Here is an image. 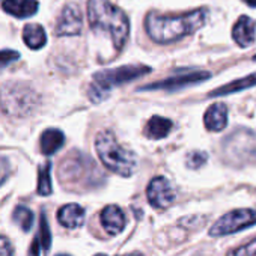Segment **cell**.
<instances>
[{
	"label": "cell",
	"instance_id": "19",
	"mask_svg": "<svg viewBox=\"0 0 256 256\" xmlns=\"http://www.w3.org/2000/svg\"><path fill=\"white\" fill-rule=\"evenodd\" d=\"M23 40L28 47L32 50H40L47 42V35L42 26L40 24H28L23 30Z\"/></svg>",
	"mask_w": 256,
	"mask_h": 256
},
{
	"label": "cell",
	"instance_id": "7",
	"mask_svg": "<svg viewBox=\"0 0 256 256\" xmlns=\"http://www.w3.org/2000/svg\"><path fill=\"white\" fill-rule=\"evenodd\" d=\"M224 152L228 158H250L256 152V138L250 130L240 128L224 140Z\"/></svg>",
	"mask_w": 256,
	"mask_h": 256
},
{
	"label": "cell",
	"instance_id": "26",
	"mask_svg": "<svg viewBox=\"0 0 256 256\" xmlns=\"http://www.w3.org/2000/svg\"><path fill=\"white\" fill-rule=\"evenodd\" d=\"M10 174V166H8V160L5 157L0 156V186L5 182V180L8 178Z\"/></svg>",
	"mask_w": 256,
	"mask_h": 256
},
{
	"label": "cell",
	"instance_id": "25",
	"mask_svg": "<svg viewBox=\"0 0 256 256\" xmlns=\"http://www.w3.org/2000/svg\"><path fill=\"white\" fill-rule=\"evenodd\" d=\"M18 59H20L18 52H16V50H2V52H0V68L8 66V65H11L12 62L18 60Z\"/></svg>",
	"mask_w": 256,
	"mask_h": 256
},
{
	"label": "cell",
	"instance_id": "21",
	"mask_svg": "<svg viewBox=\"0 0 256 256\" xmlns=\"http://www.w3.org/2000/svg\"><path fill=\"white\" fill-rule=\"evenodd\" d=\"M50 169L52 164L46 163L40 169V176H38V193L41 196H48L52 193V178H50Z\"/></svg>",
	"mask_w": 256,
	"mask_h": 256
},
{
	"label": "cell",
	"instance_id": "28",
	"mask_svg": "<svg viewBox=\"0 0 256 256\" xmlns=\"http://www.w3.org/2000/svg\"><path fill=\"white\" fill-rule=\"evenodd\" d=\"M96 256H106V254H96ZM122 256H144L139 252H133V253H128V254H122Z\"/></svg>",
	"mask_w": 256,
	"mask_h": 256
},
{
	"label": "cell",
	"instance_id": "22",
	"mask_svg": "<svg viewBox=\"0 0 256 256\" xmlns=\"http://www.w3.org/2000/svg\"><path fill=\"white\" fill-rule=\"evenodd\" d=\"M14 222L18 223V224L23 228L24 232H28V230H30V228H32L34 214H32V211H30L29 208L20 205V206H17L16 211H14Z\"/></svg>",
	"mask_w": 256,
	"mask_h": 256
},
{
	"label": "cell",
	"instance_id": "11",
	"mask_svg": "<svg viewBox=\"0 0 256 256\" xmlns=\"http://www.w3.org/2000/svg\"><path fill=\"white\" fill-rule=\"evenodd\" d=\"M100 222L102 224V228L107 230V234L110 235H118L122 232V229L125 228V214L124 211L118 206V205H108L106 206L101 214H100Z\"/></svg>",
	"mask_w": 256,
	"mask_h": 256
},
{
	"label": "cell",
	"instance_id": "23",
	"mask_svg": "<svg viewBox=\"0 0 256 256\" xmlns=\"http://www.w3.org/2000/svg\"><path fill=\"white\" fill-rule=\"evenodd\" d=\"M206 154L202 151H193L187 156V166L190 169H199L206 163Z\"/></svg>",
	"mask_w": 256,
	"mask_h": 256
},
{
	"label": "cell",
	"instance_id": "8",
	"mask_svg": "<svg viewBox=\"0 0 256 256\" xmlns=\"http://www.w3.org/2000/svg\"><path fill=\"white\" fill-rule=\"evenodd\" d=\"M208 78H210V72H204V71L184 72V74H178L174 77H168L157 83H151V84L142 88L140 90H175V89H181L186 86H192V84L205 82Z\"/></svg>",
	"mask_w": 256,
	"mask_h": 256
},
{
	"label": "cell",
	"instance_id": "2",
	"mask_svg": "<svg viewBox=\"0 0 256 256\" xmlns=\"http://www.w3.org/2000/svg\"><path fill=\"white\" fill-rule=\"evenodd\" d=\"M88 18L94 30L110 34L116 50L124 48L130 35V22L120 8L113 5L110 0H89Z\"/></svg>",
	"mask_w": 256,
	"mask_h": 256
},
{
	"label": "cell",
	"instance_id": "18",
	"mask_svg": "<svg viewBox=\"0 0 256 256\" xmlns=\"http://www.w3.org/2000/svg\"><path fill=\"white\" fill-rule=\"evenodd\" d=\"M172 120L163 116H152L145 128V133L150 139H163L172 130Z\"/></svg>",
	"mask_w": 256,
	"mask_h": 256
},
{
	"label": "cell",
	"instance_id": "10",
	"mask_svg": "<svg viewBox=\"0 0 256 256\" xmlns=\"http://www.w3.org/2000/svg\"><path fill=\"white\" fill-rule=\"evenodd\" d=\"M82 14L77 5L68 4L56 24V34L59 36H71V35H78L82 32Z\"/></svg>",
	"mask_w": 256,
	"mask_h": 256
},
{
	"label": "cell",
	"instance_id": "30",
	"mask_svg": "<svg viewBox=\"0 0 256 256\" xmlns=\"http://www.w3.org/2000/svg\"><path fill=\"white\" fill-rule=\"evenodd\" d=\"M58 256H68V254H58Z\"/></svg>",
	"mask_w": 256,
	"mask_h": 256
},
{
	"label": "cell",
	"instance_id": "17",
	"mask_svg": "<svg viewBox=\"0 0 256 256\" xmlns=\"http://www.w3.org/2000/svg\"><path fill=\"white\" fill-rule=\"evenodd\" d=\"M64 142H65V136L60 130H58V128H48V130L42 133L40 140L41 151L46 156H52L62 148Z\"/></svg>",
	"mask_w": 256,
	"mask_h": 256
},
{
	"label": "cell",
	"instance_id": "13",
	"mask_svg": "<svg viewBox=\"0 0 256 256\" xmlns=\"http://www.w3.org/2000/svg\"><path fill=\"white\" fill-rule=\"evenodd\" d=\"M204 122L206 130L210 132H222L228 125V107L223 102H216L208 107Z\"/></svg>",
	"mask_w": 256,
	"mask_h": 256
},
{
	"label": "cell",
	"instance_id": "24",
	"mask_svg": "<svg viewBox=\"0 0 256 256\" xmlns=\"http://www.w3.org/2000/svg\"><path fill=\"white\" fill-rule=\"evenodd\" d=\"M228 256H256V240L247 242L246 246L230 252Z\"/></svg>",
	"mask_w": 256,
	"mask_h": 256
},
{
	"label": "cell",
	"instance_id": "27",
	"mask_svg": "<svg viewBox=\"0 0 256 256\" xmlns=\"http://www.w3.org/2000/svg\"><path fill=\"white\" fill-rule=\"evenodd\" d=\"M0 256H14L10 241L4 236H0Z\"/></svg>",
	"mask_w": 256,
	"mask_h": 256
},
{
	"label": "cell",
	"instance_id": "3",
	"mask_svg": "<svg viewBox=\"0 0 256 256\" xmlns=\"http://www.w3.org/2000/svg\"><path fill=\"white\" fill-rule=\"evenodd\" d=\"M95 148L101 163L120 176H132L138 169V157L124 148L110 132H102L95 139Z\"/></svg>",
	"mask_w": 256,
	"mask_h": 256
},
{
	"label": "cell",
	"instance_id": "14",
	"mask_svg": "<svg viewBox=\"0 0 256 256\" xmlns=\"http://www.w3.org/2000/svg\"><path fill=\"white\" fill-rule=\"evenodd\" d=\"M4 11L17 17V18H28L32 17L38 11L36 0H0Z\"/></svg>",
	"mask_w": 256,
	"mask_h": 256
},
{
	"label": "cell",
	"instance_id": "16",
	"mask_svg": "<svg viewBox=\"0 0 256 256\" xmlns=\"http://www.w3.org/2000/svg\"><path fill=\"white\" fill-rule=\"evenodd\" d=\"M50 242H52V234H50V229H48L47 218L42 214L41 218H40V230L36 234V238H35L34 244L30 246L29 256H42V253H46L50 248Z\"/></svg>",
	"mask_w": 256,
	"mask_h": 256
},
{
	"label": "cell",
	"instance_id": "1",
	"mask_svg": "<svg viewBox=\"0 0 256 256\" xmlns=\"http://www.w3.org/2000/svg\"><path fill=\"white\" fill-rule=\"evenodd\" d=\"M206 20V10H194L184 16L168 17L157 12L148 14L145 29L150 38L158 44H170L199 30Z\"/></svg>",
	"mask_w": 256,
	"mask_h": 256
},
{
	"label": "cell",
	"instance_id": "9",
	"mask_svg": "<svg viewBox=\"0 0 256 256\" xmlns=\"http://www.w3.org/2000/svg\"><path fill=\"white\" fill-rule=\"evenodd\" d=\"M146 196H148L150 204L154 208L166 210L168 206L174 204L176 194H175L172 184L164 176H157L150 182L146 188Z\"/></svg>",
	"mask_w": 256,
	"mask_h": 256
},
{
	"label": "cell",
	"instance_id": "6",
	"mask_svg": "<svg viewBox=\"0 0 256 256\" xmlns=\"http://www.w3.org/2000/svg\"><path fill=\"white\" fill-rule=\"evenodd\" d=\"M256 223V211L253 210H234L220 217L211 228V236H224L228 234L238 232Z\"/></svg>",
	"mask_w": 256,
	"mask_h": 256
},
{
	"label": "cell",
	"instance_id": "4",
	"mask_svg": "<svg viewBox=\"0 0 256 256\" xmlns=\"http://www.w3.org/2000/svg\"><path fill=\"white\" fill-rule=\"evenodd\" d=\"M150 66L146 65H124L113 70L98 71L94 76V82L89 88V96L94 102L102 101L107 98L112 88L130 83L146 72H150Z\"/></svg>",
	"mask_w": 256,
	"mask_h": 256
},
{
	"label": "cell",
	"instance_id": "15",
	"mask_svg": "<svg viewBox=\"0 0 256 256\" xmlns=\"http://www.w3.org/2000/svg\"><path fill=\"white\" fill-rule=\"evenodd\" d=\"M58 220L65 228H70V229L78 228L84 222V210L77 204H68L59 210Z\"/></svg>",
	"mask_w": 256,
	"mask_h": 256
},
{
	"label": "cell",
	"instance_id": "29",
	"mask_svg": "<svg viewBox=\"0 0 256 256\" xmlns=\"http://www.w3.org/2000/svg\"><path fill=\"white\" fill-rule=\"evenodd\" d=\"M244 2H246L248 6H252V8H254V6H256V0H244Z\"/></svg>",
	"mask_w": 256,
	"mask_h": 256
},
{
	"label": "cell",
	"instance_id": "12",
	"mask_svg": "<svg viewBox=\"0 0 256 256\" xmlns=\"http://www.w3.org/2000/svg\"><path fill=\"white\" fill-rule=\"evenodd\" d=\"M232 36L235 42L241 47H248L254 42L256 38V24L250 17H240L232 29Z\"/></svg>",
	"mask_w": 256,
	"mask_h": 256
},
{
	"label": "cell",
	"instance_id": "20",
	"mask_svg": "<svg viewBox=\"0 0 256 256\" xmlns=\"http://www.w3.org/2000/svg\"><path fill=\"white\" fill-rule=\"evenodd\" d=\"M252 86H256V72L247 76V77H242V78H238L235 82H230L216 90H212L210 95L211 96H223V95H228V94H235V92H240V90H244V89H248Z\"/></svg>",
	"mask_w": 256,
	"mask_h": 256
},
{
	"label": "cell",
	"instance_id": "5",
	"mask_svg": "<svg viewBox=\"0 0 256 256\" xmlns=\"http://www.w3.org/2000/svg\"><path fill=\"white\" fill-rule=\"evenodd\" d=\"M36 104L38 95L23 83H8L0 89V108L11 116H28Z\"/></svg>",
	"mask_w": 256,
	"mask_h": 256
}]
</instances>
